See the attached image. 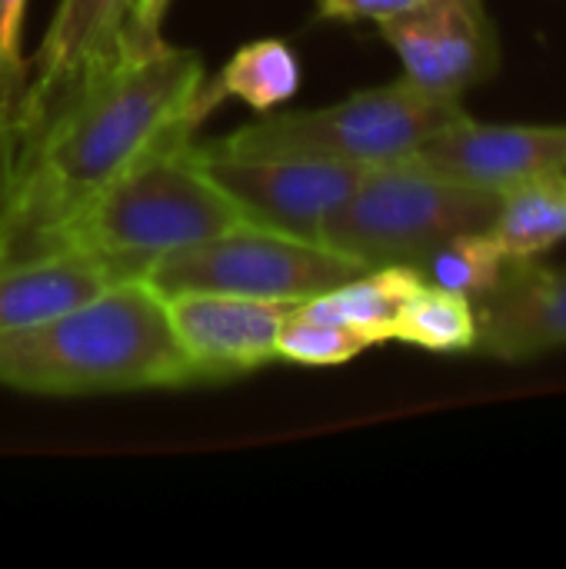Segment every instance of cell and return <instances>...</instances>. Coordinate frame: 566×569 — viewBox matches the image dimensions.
I'll return each instance as SVG.
<instances>
[{"label":"cell","instance_id":"7","mask_svg":"<svg viewBox=\"0 0 566 569\" xmlns=\"http://www.w3.org/2000/svg\"><path fill=\"white\" fill-rule=\"evenodd\" d=\"M193 153L247 223L317 243L327 217L370 170L364 163L320 157H230L207 143H193Z\"/></svg>","mask_w":566,"mask_h":569},{"label":"cell","instance_id":"19","mask_svg":"<svg viewBox=\"0 0 566 569\" xmlns=\"http://www.w3.org/2000/svg\"><path fill=\"white\" fill-rule=\"evenodd\" d=\"M370 347L367 337H360L357 330L317 313L304 303H297L287 317L284 327L277 333V360L287 363H300V367H337V363H350L354 357H360Z\"/></svg>","mask_w":566,"mask_h":569},{"label":"cell","instance_id":"20","mask_svg":"<svg viewBox=\"0 0 566 569\" xmlns=\"http://www.w3.org/2000/svg\"><path fill=\"white\" fill-rule=\"evenodd\" d=\"M23 13H27V0H0V120H13V123L27 87Z\"/></svg>","mask_w":566,"mask_h":569},{"label":"cell","instance_id":"10","mask_svg":"<svg viewBox=\"0 0 566 569\" xmlns=\"http://www.w3.org/2000/svg\"><path fill=\"white\" fill-rule=\"evenodd\" d=\"M414 160L450 180L504 193L534 177L566 173V123H480L464 117L430 137Z\"/></svg>","mask_w":566,"mask_h":569},{"label":"cell","instance_id":"23","mask_svg":"<svg viewBox=\"0 0 566 569\" xmlns=\"http://www.w3.org/2000/svg\"><path fill=\"white\" fill-rule=\"evenodd\" d=\"M17 157H20V127L13 120H0V210L13 183Z\"/></svg>","mask_w":566,"mask_h":569},{"label":"cell","instance_id":"4","mask_svg":"<svg viewBox=\"0 0 566 569\" xmlns=\"http://www.w3.org/2000/svg\"><path fill=\"white\" fill-rule=\"evenodd\" d=\"M464 117H470L464 97L430 93L400 77L330 107L260 117L207 147L230 157H320L377 167L414 157Z\"/></svg>","mask_w":566,"mask_h":569},{"label":"cell","instance_id":"2","mask_svg":"<svg viewBox=\"0 0 566 569\" xmlns=\"http://www.w3.org/2000/svg\"><path fill=\"white\" fill-rule=\"evenodd\" d=\"M0 383L40 397H90L197 380L163 293L127 277L43 323L0 330Z\"/></svg>","mask_w":566,"mask_h":569},{"label":"cell","instance_id":"16","mask_svg":"<svg viewBox=\"0 0 566 569\" xmlns=\"http://www.w3.org/2000/svg\"><path fill=\"white\" fill-rule=\"evenodd\" d=\"M300 90V60L290 43L264 37L240 47L214 80H203L200 97L214 113L224 100H244L257 113H270Z\"/></svg>","mask_w":566,"mask_h":569},{"label":"cell","instance_id":"8","mask_svg":"<svg viewBox=\"0 0 566 569\" xmlns=\"http://www.w3.org/2000/svg\"><path fill=\"white\" fill-rule=\"evenodd\" d=\"M377 27L404 77L430 93L464 97L500 67V37L487 0H424Z\"/></svg>","mask_w":566,"mask_h":569},{"label":"cell","instance_id":"22","mask_svg":"<svg viewBox=\"0 0 566 569\" xmlns=\"http://www.w3.org/2000/svg\"><path fill=\"white\" fill-rule=\"evenodd\" d=\"M170 3L173 0H133L123 40H137V43L160 40V27H163V17H167Z\"/></svg>","mask_w":566,"mask_h":569},{"label":"cell","instance_id":"13","mask_svg":"<svg viewBox=\"0 0 566 569\" xmlns=\"http://www.w3.org/2000/svg\"><path fill=\"white\" fill-rule=\"evenodd\" d=\"M127 277L137 273L117 260L80 250H43L0 260V330L43 323Z\"/></svg>","mask_w":566,"mask_h":569},{"label":"cell","instance_id":"14","mask_svg":"<svg viewBox=\"0 0 566 569\" xmlns=\"http://www.w3.org/2000/svg\"><path fill=\"white\" fill-rule=\"evenodd\" d=\"M487 233L510 263H530L554 250L566 240V173L534 177L504 190Z\"/></svg>","mask_w":566,"mask_h":569},{"label":"cell","instance_id":"5","mask_svg":"<svg viewBox=\"0 0 566 569\" xmlns=\"http://www.w3.org/2000/svg\"><path fill=\"white\" fill-rule=\"evenodd\" d=\"M500 193L450 180L420 160L377 163L327 217L320 243L364 263L414 267L457 233L487 230Z\"/></svg>","mask_w":566,"mask_h":569},{"label":"cell","instance_id":"3","mask_svg":"<svg viewBox=\"0 0 566 569\" xmlns=\"http://www.w3.org/2000/svg\"><path fill=\"white\" fill-rule=\"evenodd\" d=\"M247 223L234 200L203 173L193 140L167 143L100 190L47 250H80L130 267L197 247Z\"/></svg>","mask_w":566,"mask_h":569},{"label":"cell","instance_id":"6","mask_svg":"<svg viewBox=\"0 0 566 569\" xmlns=\"http://www.w3.org/2000/svg\"><path fill=\"white\" fill-rule=\"evenodd\" d=\"M370 267L317 243L240 223L197 247L157 257L143 267V280L170 293H240L264 300H314Z\"/></svg>","mask_w":566,"mask_h":569},{"label":"cell","instance_id":"9","mask_svg":"<svg viewBox=\"0 0 566 569\" xmlns=\"http://www.w3.org/2000/svg\"><path fill=\"white\" fill-rule=\"evenodd\" d=\"M170 327L197 383H220L277 360V333L297 307L240 293H170Z\"/></svg>","mask_w":566,"mask_h":569},{"label":"cell","instance_id":"15","mask_svg":"<svg viewBox=\"0 0 566 569\" xmlns=\"http://www.w3.org/2000/svg\"><path fill=\"white\" fill-rule=\"evenodd\" d=\"M424 277L407 263H384L357 273L354 280L307 300L310 310L357 330L370 340V347L394 340L397 320L407 307V300L420 290Z\"/></svg>","mask_w":566,"mask_h":569},{"label":"cell","instance_id":"1","mask_svg":"<svg viewBox=\"0 0 566 569\" xmlns=\"http://www.w3.org/2000/svg\"><path fill=\"white\" fill-rule=\"evenodd\" d=\"M197 50L120 40L20 130V157L0 210V260L47 243L120 173L153 150L193 140L210 117Z\"/></svg>","mask_w":566,"mask_h":569},{"label":"cell","instance_id":"11","mask_svg":"<svg viewBox=\"0 0 566 569\" xmlns=\"http://www.w3.org/2000/svg\"><path fill=\"white\" fill-rule=\"evenodd\" d=\"M477 353L520 363L566 347V267L514 263L504 280L474 300Z\"/></svg>","mask_w":566,"mask_h":569},{"label":"cell","instance_id":"18","mask_svg":"<svg viewBox=\"0 0 566 569\" xmlns=\"http://www.w3.org/2000/svg\"><path fill=\"white\" fill-rule=\"evenodd\" d=\"M510 267L514 263L497 250L487 230L457 233L414 263L424 283L460 293L467 300H480L484 293H490Z\"/></svg>","mask_w":566,"mask_h":569},{"label":"cell","instance_id":"17","mask_svg":"<svg viewBox=\"0 0 566 569\" xmlns=\"http://www.w3.org/2000/svg\"><path fill=\"white\" fill-rule=\"evenodd\" d=\"M394 340L430 353H470L477 347V310L474 300L420 283V290L407 300Z\"/></svg>","mask_w":566,"mask_h":569},{"label":"cell","instance_id":"12","mask_svg":"<svg viewBox=\"0 0 566 569\" xmlns=\"http://www.w3.org/2000/svg\"><path fill=\"white\" fill-rule=\"evenodd\" d=\"M133 0H60L53 20L27 60V87L17 110V127L33 123L57 93L87 67L103 60L123 40Z\"/></svg>","mask_w":566,"mask_h":569},{"label":"cell","instance_id":"21","mask_svg":"<svg viewBox=\"0 0 566 569\" xmlns=\"http://www.w3.org/2000/svg\"><path fill=\"white\" fill-rule=\"evenodd\" d=\"M424 0H317V13L324 20H340V23H384L400 13H410Z\"/></svg>","mask_w":566,"mask_h":569}]
</instances>
